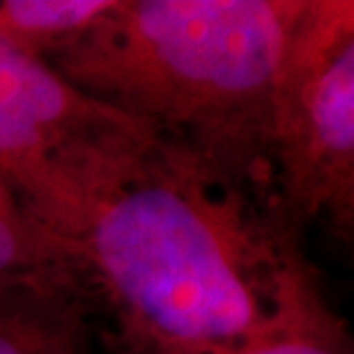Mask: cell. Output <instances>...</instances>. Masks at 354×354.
<instances>
[{
  "mask_svg": "<svg viewBox=\"0 0 354 354\" xmlns=\"http://www.w3.org/2000/svg\"><path fill=\"white\" fill-rule=\"evenodd\" d=\"M17 203L122 354H239L336 313L274 196L140 122L67 147Z\"/></svg>",
  "mask_w": 354,
  "mask_h": 354,
  "instance_id": "1",
  "label": "cell"
},
{
  "mask_svg": "<svg viewBox=\"0 0 354 354\" xmlns=\"http://www.w3.org/2000/svg\"><path fill=\"white\" fill-rule=\"evenodd\" d=\"M306 0H113L44 60L92 102L274 196V102Z\"/></svg>",
  "mask_w": 354,
  "mask_h": 354,
  "instance_id": "2",
  "label": "cell"
},
{
  "mask_svg": "<svg viewBox=\"0 0 354 354\" xmlns=\"http://www.w3.org/2000/svg\"><path fill=\"white\" fill-rule=\"evenodd\" d=\"M239 354H352L348 320L331 313L306 327Z\"/></svg>",
  "mask_w": 354,
  "mask_h": 354,
  "instance_id": "8",
  "label": "cell"
},
{
  "mask_svg": "<svg viewBox=\"0 0 354 354\" xmlns=\"http://www.w3.org/2000/svg\"><path fill=\"white\" fill-rule=\"evenodd\" d=\"M92 313L79 276L0 279V354H90Z\"/></svg>",
  "mask_w": 354,
  "mask_h": 354,
  "instance_id": "5",
  "label": "cell"
},
{
  "mask_svg": "<svg viewBox=\"0 0 354 354\" xmlns=\"http://www.w3.org/2000/svg\"><path fill=\"white\" fill-rule=\"evenodd\" d=\"M133 120L81 95L44 60L0 41V184L19 201L46 166Z\"/></svg>",
  "mask_w": 354,
  "mask_h": 354,
  "instance_id": "4",
  "label": "cell"
},
{
  "mask_svg": "<svg viewBox=\"0 0 354 354\" xmlns=\"http://www.w3.org/2000/svg\"><path fill=\"white\" fill-rule=\"evenodd\" d=\"M113 0H0V41L46 60L74 41Z\"/></svg>",
  "mask_w": 354,
  "mask_h": 354,
  "instance_id": "6",
  "label": "cell"
},
{
  "mask_svg": "<svg viewBox=\"0 0 354 354\" xmlns=\"http://www.w3.org/2000/svg\"><path fill=\"white\" fill-rule=\"evenodd\" d=\"M60 274L79 276L67 249L0 184V279Z\"/></svg>",
  "mask_w": 354,
  "mask_h": 354,
  "instance_id": "7",
  "label": "cell"
},
{
  "mask_svg": "<svg viewBox=\"0 0 354 354\" xmlns=\"http://www.w3.org/2000/svg\"><path fill=\"white\" fill-rule=\"evenodd\" d=\"M274 189L304 239L354 232V3L306 0L283 60L272 129Z\"/></svg>",
  "mask_w": 354,
  "mask_h": 354,
  "instance_id": "3",
  "label": "cell"
}]
</instances>
